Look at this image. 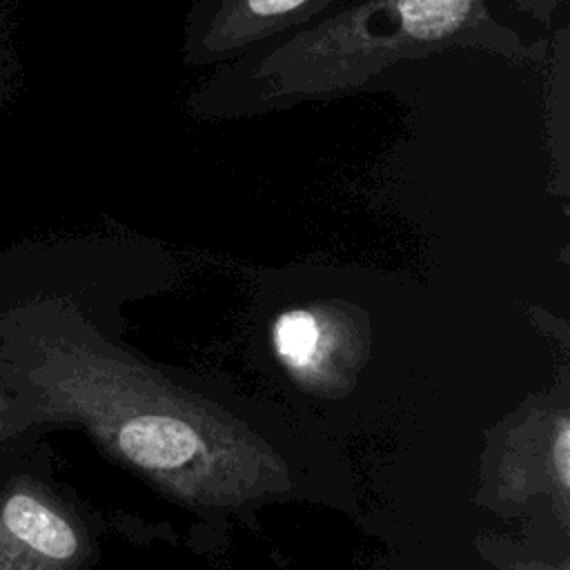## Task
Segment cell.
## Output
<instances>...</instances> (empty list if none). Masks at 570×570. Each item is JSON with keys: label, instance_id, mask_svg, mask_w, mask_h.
<instances>
[{"label": "cell", "instance_id": "obj_3", "mask_svg": "<svg viewBox=\"0 0 570 570\" xmlns=\"http://www.w3.org/2000/svg\"><path fill=\"white\" fill-rule=\"evenodd\" d=\"M316 0H234L232 11L223 13V36L232 47L256 33H265L267 27H281L287 18L312 7Z\"/></svg>", "mask_w": 570, "mask_h": 570}, {"label": "cell", "instance_id": "obj_2", "mask_svg": "<svg viewBox=\"0 0 570 570\" xmlns=\"http://www.w3.org/2000/svg\"><path fill=\"white\" fill-rule=\"evenodd\" d=\"M4 525L31 550L56 561L76 557L80 548L69 521L29 494H13L4 503Z\"/></svg>", "mask_w": 570, "mask_h": 570}, {"label": "cell", "instance_id": "obj_4", "mask_svg": "<svg viewBox=\"0 0 570 570\" xmlns=\"http://www.w3.org/2000/svg\"><path fill=\"white\" fill-rule=\"evenodd\" d=\"M550 459H552V476L566 492L568 483H570V428L563 416L559 419V428L552 436Z\"/></svg>", "mask_w": 570, "mask_h": 570}, {"label": "cell", "instance_id": "obj_1", "mask_svg": "<svg viewBox=\"0 0 570 570\" xmlns=\"http://www.w3.org/2000/svg\"><path fill=\"white\" fill-rule=\"evenodd\" d=\"M272 341L283 365L298 376H318L330 361L336 332L332 321L312 309L283 312L272 330Z\"/></svg>", "mask_w": 570, "mask_h": 570}]
</instances>
